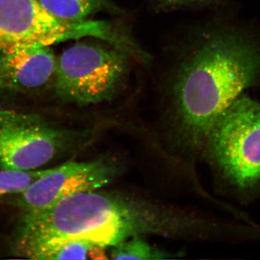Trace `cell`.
<instances>
[{
    "mask_svg": "<svg viewBox=\"0 0 260 260\" xmlns=\"http://www.w3.org/2000/svg\"><path fill=\"white\" fill-rule=\"evenodd\" d=\"M56 58L51 46H22L0 54V93L32 91L54 79Z\"/></svg>",
    "mask_w": 260,
    "mask_h": 260,
    "instance_id": "obj_8",
    "label": "cell"
},
{
    "mask_svg": "<svg viewBox=\"0 0 260 260\" xmlns=\"http://www.w3.org/2000/svg\"><path fill=\"white\" fill-rule=\"evenodd\" d=\"M90 28L86 21L58 20L37 0H0V54L22 46H51L83 35Z\"/></svg>",
    "mask_w": 260,
    "mask_h": 260,
    "instance_id": "obj_6",
    "label": "cell"
},
{
    "mask_svg": "<svg viewBox=\"0 0 260 260\" xmlns=\"http://www.w3.org/2000/svg\"><path fill=\"white\" fill-rule=\"evenodd\" d=\"M260 79V48L234 30L214 32L181 65L174 85L178 119L186 144L204 150L217 121Z\"/></svg>",
    "mask_w": 260,
    "mask_h": 260,
    "instance_id": "obj_2",
    "label": "cell"
},
{
    "mask_svg": "<svg viewBox=\"0 0 260 260\" xmlns=\"http://www.w3.org/2000/svg\"><path fill=\"white\" fill-rule=\"evenodd\" d=\"M204 150L219 177L238 196L260 192V103L237 98L217 121Z\"/></svg>",
    "mask_w": 260,
    "mask_h": 260,
    "instance_id": "obj_3",
    "label": "cell"
},
{
    "mask_svg": "<svg viewBox=\"0 0 260 260\" xmlns=\"http://www.w3.org/2000/svg\"><path fill=\"white\" fill-rule=\"evenodd\" d=\"M80 191L36 213H24L19 251L55 239H76L114 247L148 234L177 236L198 232L199 220L145 200L114 192Z\"/></svg>",
    "mask_w": 260,
    "mask_h": 260,
    "instance_id": "obj_1",
    "label": "cell"
},
{
    "mask_svg": "<svg viewBox=\"0 0 260 260\" xmlns=\"http://www.w3.org/2000/svg\"><path fill=\"white\" fill-rule=\"evenodd\" d=\"M49 169L18 171L0 169V198L5 195L20 194Z\"/></svg>",
    "mask_w": 260,
    "mask_h": 260,
    "instance_id": "obj_11",
    "label": "cell"
},
{
    "mask_svg": "<svg viewBox=\"0 0 260 260\" xmlns=\"http://www.w3.org/2000/svg\"><path fill=\"white\" fill-rule=\"evenodd\" d=\"M210 1L213 0H161L162 3L169 6H180V5L208 3Z\"/></svg>",
    "mask_w": 260,
    "mask_h": 260,
    "instance_id": "obj_12",
    "label": "cell"
},
{
    "mask_svg": "<svg viewBox=\"0 0 260 260\" xmlns=\"http://www.w3.org/2000/svg\"><path fill=\"white\" fill-rule=\"evenodd\" d=\"M118 174L119 167L109 160L67 162L34 181L18 194L17 203L24 213H36L75 193L102 189Z\"/></svg>",
    "mask_w": 260,
    "mask_h": 260,
    "instance_id": "obj_7",
    "label": "cell"
},
{
    "mask_svg": "<svg viewBox=\"0 0 260 260\" xmlns=\"http://www.w3.org/2000/svg\"><path fill=\"white\" fill-rule=\"evenodd\" d=\"M89 135L58 127L38 114L0 109V169L37 170Z\"/></svg>",
    "mask_w": 260,
    "mask_h": 260,
    "instance_id": "obj_5",
    "label": "cell"
},
{
    "mask_svg": "<svg viewBox=\"0 0 260 260\" xmlns=\"http://www.w3.org/2000/svg\"><path fill=\"white\" fill-rule=\"evenodd\" d=\"M112 248L114 259H164L173 256L169 251L145 242L142 237L131 238Z\"/></svg>",
    "mask_w": 260,
    "mask_h": 260,
    "instance_id": "obj_10",
    "label": "cell"
},
{
    "mask_svg": "<svg viewBox=\"0 0 260 260\" xmlns=\"http://www.w3.org/2000/svg\"><path fill=\"white\" fill-rule=\"evenodd\" d=\"M43 9L54 18L71 23L86 21L106 8L104 0H37Z\"/></svg>",
    "mask_w": 260,
    "mask_h": 260,
    "instance_id": "obj_9",
    "label": "cell"
},
{
    "mask_svg": "<svg viewBox=\"0 0 260 260\" xmlns=\"http://www.w3.org/2000/svg\"><path fill=\"white\" fill-rule=\"evenodd\" d=\"M125 53L95 42H78L56 58L53 84L63 102L89 106L112 99L128 71Z\"/></svg>",
    "mask_w": 260,
    "mask_h": 260,
    "instance_id": "obj_4",
    "label": "cell"
}]
</instances>
